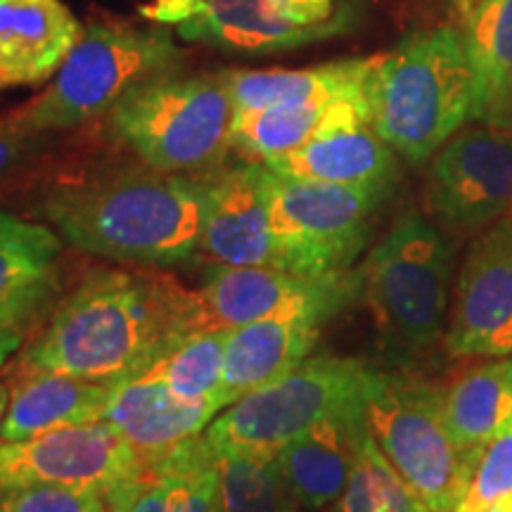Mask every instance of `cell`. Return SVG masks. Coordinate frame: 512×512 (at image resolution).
Here are the masks:
<instances>
[{"instance_id":"1","label":"cell","mask_w":512,"mask_h":512,"mask_svg":"<svg viewBox=\"0 0 512 512\" xmlns=\"http://www.w3.org/2000/svg\"><path fill=\"white\" fill-rule=\"evenodd\" d=\"M188 290L169 275L98 271L69 294L24 363L81 380L119 384L181 339Z\"/></svg>"},{"instance_id":"2","label":"cell","mask_w":512,"mask_h":512,"mask_svg":"<svg viewBox=\"0 0 512 512\" xmlns=\"http://www.w3.org/2000/svg\"><path fill=\"white\" fill-rule=\"evenodd\" d=\"M207 174L121 169L48 190L41 216L69 245L124 264L176 266L200 254Z\"/></svg>"},{"instance_id":"3","label":"cell","mask_w":512,"mask_h":512,"mask_svg":"<svg viewBox=\"0 0 512 512\" xmlns=\"http://www.w3.org/2000/svg\"><path fill=\"white\" fill-rule=\"evenodd\" d=\"M479 98L463 31H413L375 55L366 81L370 124L396 155L411 164L434 157L467 121Z\"/></svg>"},{"instance_id":"4","label":"cell","mask_w":512,"mask_h":512,"mask_svg":"<svg viewBox=\"0 0 512 512\" xmlns=\"http://www.w3.org/2000/svg\"><path fill=\"white\" fill-rule=\"evenodd\" d=\"M183 67L185 50L166 29L93 22L46 91L15 110L38 131H69L110 114L143 83L181 74Z\"/></svg>"},{"instance_id":"5","label":"cell","mask_w":512,"mask_h":512,"mask_svg":"<svg viewBox=\"0 0 512 512\" xmlns=\"http://www.w3.org/2000/svg\"><path fill=\"white\" fill-rule=\"evenodd\" d=\"M453 245L415 209L403 211L368 254L361 299L389 349L415 356L446 335Z\"/></svg>"},{"instance_id":"6","label":"cell","mask_w":512,"mask_h":512,"mask_svg":"<svg viewBox=\"0 0 512 512\" xmlns=\"http://www.w3.org/2000/svg\"><path fill=\"white\" fill-rule=\"evenodd\" d=\"M114 138L166 174H197L223 162L233 102L221 72L171 74L143 83L110 112Z\"/></svg>"},{"instance_id":"7","label":"cell","mask_w":512,"mask_h":512,"mask_svg":"<svg viewBox=\"0 0 512 512\" xmlns=\"http://www.w3.org/2000/svg\"><path fill=\"white\" fill-rule=\"evenodd\" d=\"M363 420L384 458L430 512H456L472 475L444 413L441 384L373 370Z\"/></svg>"},{"instance_id":"8","label":"cell","mask_w":512,"mask_h":512,"mask_svg":"<svg viewBox=\"0 0 512 512\" xmlns=\"http://www.w3.org/2000/svg\"><path fill=\"white\" fill-rule=\"evenodd\" d=\"M373 370L358 358L309 356L287 375L223 408L204 437L214 448L278 456L318 420L363 406Z\"/></svg>"},{"instance_id":"9","label":"cell","mask_w":512,"mask_h":512,"mask_svg":"<svg viewBox=\"0 0 512 512\" xmlns=\"http://www.w3.org/2000/svg\"><path fill=\"white\" fill-rule=\"evenodd\" d=\"M266 166V164H264ZM389 192L304 181L266 166V200L280 268L302 275L349 271Z\"/></svg>"},{"instance_id":"10","label":"cell","mask_w":512,"mask_h":512,"mask_svg":"<svg viewBox=\"0 0 512 512\" xmlns=\"http://www.w3.org/2000/svg\"><path fill=\"white\" fill-rule=\"evenodd\" d=\"M361 299V271L302 275L283 268L216 266L200 290H188L181 337L233 332L273 316L332 318Z\"/></svg>"},{"instance_id":"11","label":"cell","mask_w":512,"mask_h":512,"mask_svg":"<svg viewBox=\"0 0 512 512\" xmlns=\"http://www.w3.org/2000/svg\"><path fill=\"white\" fill-rule=\"evenodd\" d=\"M425 200L441 226L482 233L512 214V131L460 128L434 152Z\"/></svg>"},{"instance_id":"12","label":"cell","mask_w":512,"mask_h":512,"mask_svg":"<svg viewBox=\"0 0 512 512\" xmlns=\"http://www.w3.org/2000/svg\"><path fill=\"white\" fill-rule=\"evenodd\" d=\"M140 463V453L107 420L60 427L27 439H0V491L72 486L105 496Z\"/></svg>"},{"instance_id":"13","label":"cell","mask_w":512,"mask_h":512,"mask_svg":"<svg viewBox=\"0 0 512 512\" xmlns=\"http://www.w3.org/2000/svg\"><path fill=\"white\" fill-rule=\"evenodd\" d=\"M444 347L453 358L512 356V216L484 228L467 249Z\"/></svg>"},{"instance_id":"14","label":"cell","mask_w":512,"mask_h":512,"mask_svg":"<svg viewBox=\"0 0 512 512\" xmlns=\"http://www.w3.org/2000/svg\"><path fill=\"white\" fill-rule=\"evenodd\" d=\"M200 254L216 266L280 268L268 216L264 162L207 171Z\"/></svg>"},{"instance_id":"15","label":"cell","mask_w":512,"mask_h":512,"mask_svg":"<svg viewBox=\"0 0 512 512\" xmlns=\"http://www.w3.org/2000/svg\"><path fill=\"white\" fill-rule=\"evenodd\" d=\"M102 498L110 512H221L214 448L200 434L143 458L131 477Z\"/></svg>"},{"instance_id":"16","label":"cell","mask_w":512,"mask_h":512,"mask_svg":"<svg viewBox=\"0 0 512 512\" xmlns=\"http://www.w3.org/2000/svg\"><path fill=\"white\" fill-rule=\"evenodd\" d=\"M280 176L392 192L399 162L396 152L370 124L368 114L342 119L297 150L264 162Z\"/></svg>"},{"instance_id":"17","label":"cell","mask_w":512,"mask_h":512,"mask_svg":"<svg viewBox=\"0 0 512 512\" xmlns=\"http://www.w3.org/2000/svg\"><path fill=\"white\" fill-rule=\"evenodd\" d=\"M83 31L62 0H0V93L53 79Z\"/></svg>"},{"instance_id":"18","label":"cell","mask_w":512,"mask_h":512,"mask_svg":"<svg viewBox=\"0 0 512 512\" xmlns=\"http://www.w3.org/2000/svg\"><path fill=\"white\" fill-rule=\"evenodd\" d=\"M3 373L10 389L8 413L0 427L3 441L105 420L112 384L50 373L29 366L22 358Z\"/></svg>"},{"instance_id":"19","label":"cell","mask_w":512,"mask_h":512,"mask_svg":"<svg viewBox=\"0 0 512 512\" xmlns=\"http://www.w3.org/2000/svg\"><path fill=\"white\" fill-rule=\"evenodd\" d=\"M354 17L347 10L332 15L328 22L297 27L266 12L264 0H200L197 12L176 34L183 41L204 43L228 53L268 55L304 48L347 31Z\"/></svg>"},{"instance_id":"20","label":"cell","mask_w":512,"mask_h":512,"mask_svg":"<svg viewBox=\"0 0 512 512\" xmlns=\"http://www.w3.org/2000/svg\"><path fill=\"white\" fill-rule=\"evenodd\" d=\"M223 408L221 396L185 399L159 382L126 380L112 384L105 420L124 434L140 458H150L200 437Z\"/></svg>"},{"instance_id":"21","label":"cell","mask_w":512,"mask_h":512,"mask_svg":"<svg viewBox=\"0 0 512 512\" xmlns=\"http://www.w3.org/2000/svg\"><path fill=\"white\" fill-rule=\"evenodd\" d=\"M325 318L273 316L228 332L221 399L230 406L297 368L316 347Z\"/></svg>"},{"instance_id":"22","label":"cell","mask_w":512,"mask_h":512,"mask_svg":"<svg viewBox=\"0 0 512 512\" xmlns=\"http://www.w3.org/2000/svg\"><path fill=\"white\" fill-rule=\"evenodd\" d=\"M363 425V406L332 413L275 456L287 486L306 510H325L339 501L354 467Z\"/></svg>"},{"instance_id":"23","label":"cell","mask_w":512,"mask_h":512,"mask_svg":"<svg viewBox=\"0 0 512 512\" xmlns=\"http://www.w3.org/2000/svg\"><path fill=\"white\" fill-rule=\"evenodd\" d=\"M62 240L55 230L0 207V323L24 325L57 290Z\"/></svg>"},{"instance_id":"24","label":"cell","mask_w":512,"mask_h":512,"mask_svg":"<svg viewBox=\"0 0 512 512\" xmlns=\"http://www.w3.org/2000/svg\"><path fill=\"white\" fill-rule=\"evenodd\" d=\"M375 57H349L304 69H221L233 114L271 105L366 98Z\"/></svg>"},{"instance_id":"25","label":"cell","mask_w":512,"mask_h":512,"mask_svg":"<svg viewBox=\"0 0 512 512\" xmlns=\"http://www.w3.org/2000/svg\"><path fill=\"white\" fill-rule=\"evenodd\" d=\"M441 392L448 430L475 463L482 448L512 422V356L458 370L441 384Z\"/></svg>"},{"instance_id":"26","label":"cell","mask_w":512,"mask_h":512,"mask_svg":"<svg viewBox=\"0 0 512 512\" xmlns=\"http://www.w3.org/2000/svg\"><path fill=\"white\" fill-rule=\"evenodd\" d=\"M463 38L477 74L475 121L512 131V0H472Z\"/></svg>"},{"instance_id":"27","label":"cell","mask_w":512,"mask_h":512,"mask_svg":"<svg viewBox=\"0 0 512 512\" xmlns=\"http://www.w3.org/2000/svg\"><path fill=\"white\" fill-rule=\"evenodd\" d=\"M368 114L366 98H342L332 102H302V105H271L261 110L233 114L230 145L242 155L268 162L297 150L337 121Z\"/></svg>"},{"instance_id":"28","label":"cell","mask_w":512,"mask_h":512,"mask_svg":"<svg viewBox=\"0 0 512 512\" xmlns=\"http://www.w3.org/2000/svg\"><path fill=\"white\" fill-rule=\"evenodd\" d=\"M214 448V446H211ZM221 512H304L275 456L214 448Z\"/></svg>"},{"instance_id":"29","label":"cell","mask_w":512,"mask_h":512,"mask_svg":"<svg viewBox=\"0 0 512 512\" xmlns=\"http://www.w3.org/2000/svg\"><path fill=\"white\" fill-rule=\"evenodd\" d=\"M226 342L228 332H202L176 339L133 380L159 382L185 399L221 396Z\"/></svg>"},{"instance_id":"30","label":"cell","mask_w":512,"mask_h":512,"mask_svg":"<svg viewBox=\"0 0 512 512\" xmlns=\"http://www.w3.org/2000/svg\"><path fill=\"white\" fill-rule=\"evenodd\" d=\"M366 422V420H363ZM335 512H430L413 489L403 482L394 465L384 458L380 446L363 425L358 437L354 467Z\"/></svg>"},{"instance_id":"31","label":"cell","mask_w":512,"mask_h":512,"mask_svg":"<svg viewBox=\"0 0 512 512\" xmlns=\"http://www.w3.org/2000/svg\"><path fill=\"white\" fill-rule=\"evenodd\" d=\"M508 498H512V422L477 456L456 512H479Z\"/></svg>"},{"instance_id":"32","label":"cell","mask_w":512,"mask_h":512,"mask_svg":"<svg viewBox=\"0 0 512 512\" xmlns=\"http://www.w3.org/2000/svg\"><path fill=\"white\" fill-rule=\"evenodd\" d=\"M0 512H107V505L93 489L27 486L0 491Z\"/></svg>"},{"instance_id":"33","label":"cell","mask_w":512,"mask_h":512,"mask_svg":"<svg viewBox=\"0 0 512 512\" xmlns=\"http://www.w3.org/2000/svg\"><path fill=\"white\" fill-rule=\"evenodd\" d=\"M50 133L38 131L17 110L0 114V181L46 150Z\"/></svg>"},{"instance_id":"34","label":"cell","mask_w":512,"mask_h":512,"mask_svg":"<svg viewBox=\"0 0 512 512\" xmlns=\"http://www.w3.org/2000/svg\"><path fill=\"white\" fill-rule=\"evenodd\" d=\"M266 12L297 27H313L328 22L335 10L332 0H264Z\"/></svg>"},{"instance_id":"35","label":"cell","mask_w":512,"mask_h":512,"mask_svg":"<svg viewBox=\"0 0 512 512\" xmlns=\"http://www.w3.org/2000/svg\"><path fill=\"white\" fill-rule=\"evenodd\" d=\"M197 5H200V0H150V3L140 5L138 15L147 22L176 29L195 15Z\"/></svg>"},{"instance_id":"36","label":"cell","mask_w":512,"mask_h":512,"mask_svg":"<svg viewBox=\"0 0 512 512\" xmlns=\"http://www.w3.org/2000/svg\"><path fill=\"white\" fill-rule=\"evenodd\" d=\"M24 342V325L0 323V366H3Z\"/></svg>"},{"instance_id":"37","label":"cell","mask_w":512,"mask_h":512,"mask_svg":"<svg viewBox=\"0 0 512 512\" xmlns=\"http://www.w3.org/2000/svg\"><path fill=\"white\" fill-rule=\"evenodd\" d=\"M8 401H10L8 380H5V373H3V370H0V427H3L5 413H8Z\"/></svg>"},{"instance_id":"38","label":"cell","mask_w":512,"mask_h":512,"mask_svg":"<svg viewBox=\"0 0 512 512\" xmlns=\"http://www.w3.org/2000/svg\"><path fill=\"white\" fill-rule=\"evenodd\" d=\"M510 216H512V214H510Z\"/></svg>"}]
</instances>
